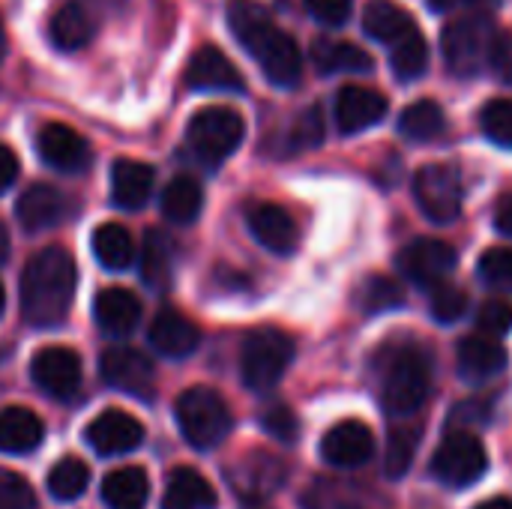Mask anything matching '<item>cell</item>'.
<instances>
[{
  "label": "cell",
  "instance_id": "1",
  "mask_svg": "<svg viewBox=\"0 0 512 509\" xmlns=\"http://www.w3.org/2000/svg\"><path fill=\"white\" fill-rule=\"evenodd\" d=\"M78 285L75 258L63 246L39 249L21 273V315L30 327H57L69 315Z\"/></svg>",
  "mask_w": 512,
  "mask_h": 509
},
{
  "label": "cell",
  "instance_id": "2",
  "mask_svg": "<svg viewBox=\"0 0 512 509\" xmlns=\"http://www.w3.org/2000/svg\"><path fill=\"white\" fill-rule=\"evenodd\" d=\"M228 27L276 87L300 84L303 54L297 42L273 24L264 6H258L255 0H234L228 6Z\"/></svg>",
  "mask_w": 512,
  "mask_h": 509
},
{
  "label": "cell",
  "instance_id": "3",
  "mask_svg": "<svg viewBox=\"0 0 512 509\" xmlns=\"http://www.w3.org/2000/svg\"><path fill=\"white\" fill-rule=\"evenodd\" d=\"M375 363L381 408L390 417L417 414L432 393V357L414 342H390Z\"/></svg>",
  "mask_w": 512,
  "mask_h": 509
},
{
  "label": "cell",
  "instance_id": "4",
  "mask_svg": "<svg viewBox=\"0 0 512 509\" xmlns=\"http://www.w3.org/2000/svg\"><path fill=\"white\" fill-rule=\"evenodd\" d=\"M498 39V27L486 12H465L456 15L441 33V51L453 75L474 78L489 66L492 45Z\"/></svg>",
  "mask_w": 512,
  "mask_h": 509
},
{
  "label": "cell",
  "instance_id": "5",
  "mask_svg": "<svg viewBox=\"0 0 512 509\" xmlns=\"http://www.w3.org/2000/svg\"><path fill=\"white\" fill-rule=\"evenodd\" d=\"M294 360V339L276 327L252 330L240 351V378L252 393L273 390Z\"/></svg>",
  "mask_w": 512,
  "mask_h": 509
},
{
  "label": "cell",
  "instance_id": "6",
  "mask_svg": "<svg viewBox=\"0 0 512 509\" xmlns=\"http://www.w3.org/2000/svg\"><path fill=\"white\" fill-rule=\"evenodd\" d=\"M174 414H177V426H180L183 438L198 450L219 447L228 438L231 423H234L225 399L210 387H192V390L180 393Z\"/></svg>",
  "mask_w": 512,
  "mask_h": 509
},
{
  "label": "cell",
  "instance_id": "7",
  "mask_svg": "<svg viewBox=\"0 0 512 509\" xmlns=\"http://www.w3.org/2000/svg\"><path fill=\"white\" fill-rule=\"evenodd\" d=\"M243 135H246V123L228 105L201 108L189 120V126H186V144H189V150L204 165H210V168L222 165L243 144Z\"/></svg>",
  "mask_w": 512,
  "mask_h": 509
},
{
  "label": "cell",
  "instance_id": "8",
  "mask_svg": "<svg viewBox=\"0 0 512 509\" xmlns=\"http://www.w3.org/2000/svg\"><path fill=\"white\" fill-rule=\"evenodd\" d=\"M429 471H432V477H435L438 483H444V486L468 489V486H474V483L489 471V456H486L483 441H480L474 432L456 429V432H450V435L438 444Z\"/></svg>",
  "mask_w": 512,
  "mask_h": 509
},
{
  "label": "cell",
  "instance_id": "9",
  "mask_svg": "<svg viewBox=\"0 0 512 509\" xmlns=\"http://www.w3.org/2000/svg\"><path fill=\"white\" fill-rule=\"evenodd\" d=\"M414 198L435 225H450L462 213V177L453 165H423L414 177Z\"/></svg>",
  "mask_w": 512,
  "mask_h": 509
},
{
  "label": "cell",
  "instance_id": "10",
  "mask_svg": "<svg viewBox=\"0 0 512 509\" xmlns=\"http://www.w3.org/2000/svg\"><path fill=\"white\" fill-rule=\"evenodd\" d=\"M456 264H459L456 249L444 240H435V237H420L399 252V270L414 285L429 288V291L450 282Z\"/></svg>",
  "mask_w": 512,
  "mask_h": 509
},
{
  "label": "cell",
  "instance_id": "11",
  "mask_svg": "<svg viewBox=\"0 0 512 509\" xmlns=\"http://www.w3.org/2000/svg\"><path fill=\"white\" fill-rule=\"evenodd\" d=\"M102 378L108 387L120 390V393H129L135 399H150L153 396V387H156V369L153 363L135 351V348H126V345H117V348H108L102 354Z\"/></svg>",
  "mask_w": 512,
  "mask_h": 509
},
{
  "label": "cell",
  "instance_id": "12",
  "mask_svg": "<svg viewBox=\"0 0 512 509\" xmlns=\"http://www.w3.org/2000/svg\"><path fill=\"white\" fill-rule=\"evenodd\" d=\"M33 384L51 399H72L81 387V357L69 348H42L30 363Z\"/></svg>",
  "mask_w": 512,
  "mask_h": 509
},
{
  "label": "cell",
  "instance_id": "13",
  "mask_svg": "<svg viewBox=\"0 0 512 509\" xmlns=\"http://www.w3.org/2000/svg\"><path fill=\"white\" fill-rule=\"evenodd\" d=\"M36 150H39V159L60 174H81L93 162V153L84 135H78L66 123H45L36 135Z\"/></svg>",
  "mask_w": 512,
  "mask_h": 509
},
{
  "label": "cell",
  "instance_id": "14",
  "mask_svg": "<svg viewBox=\"0 0 512 509\" xmlns=\"http://www.w3.org/2000/svg\"><path fill=\"white\" fill-rule=\"evenodd\" d=\"M84 438L99 456H126L144 444V426L132 414L108 408L87 426Z\"/></svg>",
  "mask_w": 512,
  "mask_h": 509
},
{
  "label": "cell",
  "instance_id": "15",
  "mask_svg": "<svg viewBox=\"0 0 512 509\" xmlns=\"http://www.w3.org/2000/svg\"><path fill=\"white\" fill-rule=\"evenodd\" d=\"M390 111V102L381 90L348 84L336 96V123L345 135H357L375 123H381Z\"/></svg>",
  "mask_w": 512,
  "mask_h": 509
},
{
  "label": "cell",
  "instance_id": "16",
  "mask_svg": "<svg viewBox=\"0 0 512 509\" xmlns=\"http://www.w3.org/2000/svg\"><path fill=\"white\" fill-rule=\"evenodd\" d=\"M246 222H249L252 237L264 249H270L276 255H291L297 249L300 231H297L294 216L285 207L270 204V201H258L246 210Z\"/></svg>",
  "mask_w": 512,
  "mask_h": 509
},
{
  "label": "cell",
  "instance_id": "17",
  "mask_svg": "<svg viewBox=\"0 0 512 509\" xmlns=\"http://www.w3.org/2000/svg\"><path fill=\"white\" fill-rule=\"evenodd\" d=\"M375 453V435L360 420H345L333 426L321 441V456L336 468H360Z\"/></svg>",
  "mask_w": 512,
  "mask_h": 509
},
{
  "label": "cell",
  "instance_id": "18",
  "mask_svg": "<svg viewBox=\"0 0 512 509\" xmlns=\"http://www.w3.org/2000/svg\"><path fill=\"white\" fill-rule=\"evenodd\" d=\"M15 216L24 231H48L69 216V201L60 189L48 183H33L15 201Z\"/></svg>",
  "mask_w": 512,
  "mask_h": 509
},
{
  "label": "cell",
  "instance_id": "19",
  "mask_svg": "<svg viewBox=\"0 0 512 509\" xmlns=\"http://www.w3.org/2000/svg\"><path fill=\"white\" fill-rule=\"evenodd\" d=\"M141 300L129 288H102L93 300V318L111 339H126L141 324Z\"/></svg>",
  "mask_w": 512,
  "mask_h": 509
},
{
  "label": "cell",
  "instance_id": "20",
  "mask_svg": "<svg viewBox=\"0 0 512 509\" xmlns=\"http://www.w3.org/2000/svg\"><path fill=\"white\" fill-rule=\"evenodd\" d=\"M456 369L468 384H486L507 369V348L489 336H468L456 348Z\"/></svg>",
  "mask_w": 512,
  "mask_h": 509
},
{
  "label": "cell",
  "instance_id": "21",
  "mask_svg": "<svg viewBox=\"0 0 512 509\" xmlns=\"http://www.w3.org/2000/svg\"><path fill=\"white\" fill-rule=\"evenodd\" d=\"M186 84L192 90H222V93H240L243 75L237 66L213 45H204L192 54L186 66Z\"/></svg>",
  "mask_w": 512,
  "mask_h": 509
},
{
  "label": "cell",
  "instance_id": "22",
  "mask_svg": "<svg viewBox=\"0 0 512 509\" xmlns=\"http://www.w3.org/2000/svg\"><path fill=\"white\" fill-rule=\"evenodd\" d=\"M150 342L162 357L183 360L198 348L201 330L186 315H180L177 309H162L150 324Z\"/></svg>",
  "mask_w": 512,
  "mask_h": 509
},
{
  "label": "cell",
  "instance_id": "23",
  "mask_svg": "<svg viewBox=\"0 0 512 509\" xmlns=\"http://www.w3.org/2000/svg\"><path fill=\"white\" fill-rule=\"evenodd\" d=\"M162 509H216V489L195 468H174L165 480Z\"/></svg>",
  "mask_w": 512,
  "mask_h": 509
},
{
  "label": "cell",
  "instance_id": "24",
  "mask_svg": "<svg viewBox=\"0 0 512 509\" xmlns=\"http://www.w3.org/2000/svg\"><path fill=\"white\" fill-rule=\"evenodd\" d=\"M48 30L60 51H78L96 36V15L84 0H69L54 12Z\"/></svg>",
  "mask_w": 512,
  "mask_h": 509
},
{
  "label": "cell",
  "instance_id": "25",
  "mask_svg": "<svg viewBox=\"0 0 512 509\" xmlns=\"http://www.w3.org/2000/svg\"><path fill=\"white\" fill-rule=\"evenodd\" d=\"M153 168L135 159H120L111 168V201L120 210H141L153 192Z\"/></svg>",
  "mask_w": 512,
  "mask_h": 509
},
{
  "label": "cell",
  "instance_id": "26",
  "mask_svg": "<svg viewBox=\"0 0 512 509\" xmlns=\"http://www.w3.org/2000/svg\"><path fill=\"white\" fill-rule=\"evenodd\" d=\"M45 438L42 420L27 408H3L0 411V453L6 456H24L33 453Z\"/></svg>",
  "mask_w": 512,
  "mask_h": 509
},
{
  "label": "cell",
  "instance_id": "27",
  "mask_svg": "<svg viewBox=\"0 0 512 509\" xmlns=\"http://www.w3.org/2000/svg\"><path fill=\"white\" fill-rule=\"evenodd\" d=\"M363 30L372 39H378V42L393 48L396 42H402L405 36H411L420 27L414 24L408 9L396 6L393 0H369L366 9H363Z\"/></svg>",
  "mask_w": 512,
  "mask_h": 509
},
{
  "label": "cell",
  "instance_id": "28",
  "mask_svg": "<svg viewBox=\"0 0 512 509\" xmlns=\"http://www.w3.org/2000/svg\"><path fill=\"white\" fill-rule=\"evenodd\" d=\"M285 465L276 459V456H267V453H252L243 465H240V474L234 477V489L243 495V498H267L273 495L282 480H285Z\"/></svg>",
  "mask_w": 512,
  "mask_h": 509
},
{
  "label": "cell",
  "instance_id": "29",
  "mask_svg": "<svg viewBox=\"0 0 512 509\" xmlns=\"http://www.w3.org/2000/svg\"><path fill=\"white\" fill-rule=\"evenodd\" d=\"M312 63L321 75H336V72H372V57L342 39H315L312 42Z\"/></svg>",
  "mask_w": 512,
  "mask_h": 509
},
{
  "label": "cell",
  "instance_id": "30",
  "mask_svg": "<svg viewBox=\"0 0 512 509\" xmlns=\"http://www.w3.org/2000/svg\"><path fill=\"white\" fill-rule=\"evenodd\" d=\"M141 279L153 291H168L174 282V240L162 231H147L141 249Z\"/></svg>",
  "mask_w": 512,
  "mask_h": 509
},
{
  "label": "cell",
  "instance_id": "31",
  "mask_svg": "<svg viewBox=\"0 0 512 509\" xmlns=\"http://www.w3.org/2000/svg\"><path fill=\"white\" fill-rule=\"evenodd\" d=\"M147 498H150V480L135 465L111 471L102 480V501L108 509H144Z\"/></svg>",
  "mask_w": 512,
  "mask_h": 509
},
{
  "label": "cell",
  "instance_id": "32",
  "mask_svg": "<svg viewBox=\"0 0 512 509\" xmlns=\"http://www.w3.org/2000/svg\"><path fill=\"white\" fill-rule=\"evenodd\" d=\"M93 255L96 261L111 270V273H120V270H129L132 261H135V243H132V234L120 225V222H105L93 231Z\"/></svg>",
  "mask_w": 512,
  "mask_h": 509
},
{
  "label": "cell",
  "instance_id": "33",
  "mask_svg": "<svg viewBox=\"0 0 512 509\" xmlns=\"http://www.w3.org/2000/svg\"><path fill=\"white\" fill-rule=\"evenodd\" d=\"M201 204H204V192H201V183L195 177H174L165 192H162V213L168 222L174 225H189L198 219L201 213Z\"/></svg>",
  "mask_w": 512,
  "mask_h": 509
},
{
  "label": "cell",
  "instance_id": "34",
  "mask_svg": "<svg viewBox=\"0 0 512 509\" xmlns=\"http://www.w3.org/2000/svg\"><path fill=\"white\" fill-rule=\"evenodd\" d=\"M444 129H447V117L435 99L411 102L399 117V132L408 141H435Z\"/></svg>",
  "mask_w": 512,
  "mask_h": 509
},
{
  "label": "cell",
  "instance_id": "35",
  "mask_svg": "<svg viewBox=\"0 0 512 509\" xmlns=\"http://www.w3.org/2000/svg\"><path fill=\"white\" fill-rule=\"evenodd\" d=\"M87 486H90V468L75 456L60 459L48 474V492L57 501H75L87 492Z\"/></svg>",
  "mask_w": 512,
  "mask_h": 509
},
{
  "label": "cell",
  "instance_id": "36",
  "mask_svg": "<svg viewBox=\"0 0 512 509\" xmlns=\"http://www.w3.org/2000/svg\"><path fill=\"white\" fill-rule=\"evenodd\" d=\"M390 63H393L396 78H402V81L420 78L426 72V66H429V45H426L423 33L414 30L411 36L396 42L393 51H390Z\"/></svg>",
  "mask_w": 512,
  "mask_h": 509
},
{
  "label": "cell",
  "instance_id": "37",
  "mask_svg": "<svg viewBox=\"0 0 512 509\" xmlns=\"http://www.w3.org/2000/svg\"><path fill=\"white\" fill-rule=\"evenodd\" d=\"M402 303H405V294H402L399 282H393L390 276H369L357 291V306L363 315H381Z\"/></svg>",
  "mask_w": 512,
  "mask_h": 509
},
{
  "label": "cell",
  "instance_id": "38",
  "mask_svg": "<svg viewBox=\"0 0 512 509\" xmlns=\"http://www.w3.org/2000/svg\"><path fill=\"white\" fill-rule=\"evenodd\" d=\"M417 444H420V432L417 429L399 426V429L390 432L387 456H384V474L390 480H399V477L408 474V468L414 465V456H417Z\"/></svg>",
  "mask_w": 512,
  "mask_h": 509
},
{
  "label": "cell",
  "instance_id": "39",
  "mask_svg": "<svg viewBox=\"0 0 512 509\" xmlns=\"http://www.w3.org/2000/svg\"><path fill=\"white\" fill-rule=\"evenodd\" d=\"M483 135L501 147H512V99H492L480 111Z\"/></svg>",
  "mask_w": 512,
  "mask_h": 509
},
{
  "label": "cell",
  "instance_id": "40",
  "mask_svg": "<svg viewBox=\"0 0 512 509\" xmlns=\"http://www.w3.org/2000/svg\"><path fill=\"white\" fill-rule=\"evenodd\" d=\"M429 309H432V318L438 324H453V321H459L468 312V294L459 285L444 282V285L432 288Z\"/></svg>",
  "mask_w": 512,
  "mask_h": 509
},
{
  "label": "cell",
  "instance_id": "41",
  "mask_svg": "<svg viewBox=\"0 0 512 509\" xmlns=\"http://www.w3.org/2000/svg\"><path fill=\"white\" fill-rule=\"evenodd\" d=\"M477 270H480V279L486 285L501 288V291H512V249L498 246V249L483 252Z\"/></svg>",
  "mask_w": 512,
  "mask_h": 509
},
{
  "label": "cell",
  "instance_id": "42",
  "mask_svg": "<svg viewBox=\"0 0 512 509\" xmlns=\"http://www.w3.org/2000/svg\"><path fill=\"white\" fill-rule=\"evenodd\" d=\"M321 141H324V117H321V108L312 105L294 120L288 144H291V150H312Z\"/></svg>",
  "mask_w": 512,
  "mask_h": 509
},
{
  "label": "cell",
  "instance_id": "43",
  "mask_svg": "<svg viewBox=\"0 0 512 509\" xmlns=\"http://www.w3.org/2000/svg\"><path fill=\"white\" fill-rule=\"evenodd\" d=\"M477 327H480V333H483V336H489V339H501V336H507V333L512 330L510 300H501V297L486 300V303L480 306V312H477Z\"/></svg>",
  "mask_w": 512,
  "mask_h": 509
},
{
  "label": "cell",
  "instance_id": "44",
  "mask_svg": "<svg viewBox=\"0 0 512 509\" xmlns=\"http://www.w3.org/2000/svg\"><path fill=\"white\" fill-rule=\"evenodd\" d=\"M0 509H39L30 483L6 468H0Z\"/></svg>",
  "mask_w": 512,
  "mask_h": 509
},
{
  "label": "cell",
  "instance_id": "45",
  "mask_svg": "<svg viewBox=\"0 0 512 509\" xmlns=\"http://www.w3.org/2000/svg\"><path fill=\"white\" fill-rule=\"evenodd\" d=\"M261 426H264L267 435H273L282 444H294L297 432H300V423H297V417H294V411L288 405H270L261 414Z\"/></svg>",
  "mask_w": 512,
  "mask_h": 509
},
{
  "label": "cell",
  "instance_id": "46",
  "mask_svg": "<svg viewBox=\"0 0 512 509\" xmlns=\"http://www.w3.org/2000/svg\"><path fill=\"white\" fill-rule=\"evenodd\" d=\"M309 15L327 27H342L351 18L354 0H303Z\"/></svg>",
  "mask_w": 512,
  "mask_h": 509
},
{
  "label": "cell",
  "instance_id": "47",
  "mask_svg": "<svg viewBox=\"0 0 512 509\" xmlns=\"http://www.w3.org/2000/svg\"><path fill=\"white\" fill-rule=\"evenodd\" d=\"M489 69L504 84H512V36H507V33H498V39L492 45V54H489Z\"/></svg>",
  "mask_w": 512,
  "mask_h": 509
},
{
  "label": "cell",
  "instance_id": "48",
  "mask_svg": "<svg viewBox=\"0 0 512 509\" xmlns=\"http://www.w3.org/2000/svg\"><path fill=\"white\" fill-rule=\"evenodd\" d=\"M498 0H429V6L435 12H483L489 6H495Z\"/></svg>",
  "mask_w": 512,
  "mask_h": 509
},
{
  "label": "cell",
  "instance_id": "49",
  "mask_svg": "<svg viewBox=\"0 0 512 509\" xmlns=\"http://www.w3.org/2000/svg\"><path fill=\"white\" fill-rule=\"evenodd\" d=\"M15 180H18V156L6 144H0V192H6Z\"/></svg>",
  "mask_w": 512,
  "mask_h": 509
},
{
  "label": "cell",
  "instance_id": "50",
  "mask_svg": "<svg viewBox=\"0 0 512 509\" xmlns=\"http://www.w3.org/2000/svg\"><path fill=\"white\" fill-rule=\"evenodd\" d=\"M495 225L504 237H512V195L501 198V204L495 210Z\"/></svg>",
  "mask_w": 512,
  "mask_h": 509
},
{
  "label": "cell",
  "instance_id": "51",
  "mask_svg": "<svg viewBox=\"0 0 512 509\" xmlns=\"http://www.w3.org/2000/svg\"><path fill=\"white\" fill-rule=\"evenodd\" d=\"M477 509H512L510 498H492V501H483Z\"/></svg>",
  "mask_w": 512,
  "mask_h": 509
},
{
  "label": "cell",
  "instance_id": "52",
  "mask_svg": "<svg viewBox=\"0 0 512 509\" xmlns=\"http://www.w3.org/2000/svg\"><path fill=\"white\" fill-rule=\"evenodd\" d=\"M6 255H9V234H6V228L0 225V264L6 261Z\"/></svg>",
  "mask_w": 512,
  "mask_h": 509
},
{
  "label": "cell",
  "instance_id": "53",
  "mask_svg": "<svg viewBox=\"0 0 512 509\" xmlns=\"http://www.w3.org/2000/svg\"><path fill=\"white\" fill-rule=\"evenodd\" d=\"M3 306H6V288H3V282H0V315H3Z\"/></svg>",
  "mask_w": 512,
  "mask_h": 509
},
{
  "label": "cell",
  "instance_id": "54",
  "mask_svg": "<svg viewBox=\"0 0 512 509\" xmlns=\"http://www.w3.org/2000/svg\"><path fill=\"white\" fill-rule=\"evenodd\" d=\"M3 54H6V39H3V27H0V60H3Z\"/></svg>",
  "mask_w": 512,
  "mask_h": 509
}]
</instances>
